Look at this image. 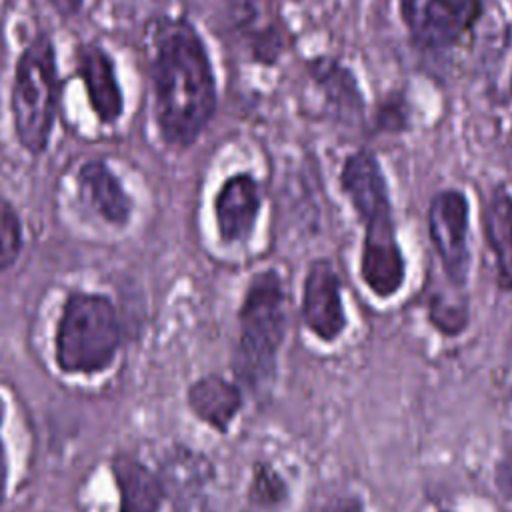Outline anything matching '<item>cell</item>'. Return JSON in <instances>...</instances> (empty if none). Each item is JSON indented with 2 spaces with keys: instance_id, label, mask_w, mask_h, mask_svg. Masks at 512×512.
Masks as SVG:
<instances>
[{
  "instance_id": "1",
  "label": "cell",
  "mask_w": 512,
  "mask_h": 512,
  "mask_svg": "<svg viewBox=\"0 0 512 512\" xmlns=\"http://www.w3.org/2000/svg\"><path fill=\"white\" fill-rule=\"evenodd\" d=\"M152 114L160 140L190 148L208 128L216 102V76L202 34L184 18H162L150 40Z\"/></svg>"
},
{
  "instance_id": "2",
  "label": "cell",
  "mask_w": 512,
  "mask_h": 512,
  "mask_svg": "<svg viewBox=\"0 0 512 512\" xmlns=\"http://www.w3.org/2000/svg\"><path fill=\"white\" fill-rule=\"evenodd\" d=\"M338 184L364 228L360 278L376 298L388 300L404 286L406 258L396 236L390 188L378 156L370 150L348 154Z\"/></svg>"
},
{
  "instance_id": "3",
  "label": "cell",
  "mask_w": 512,
  "mask_h": 512,
  "mask_svg": "<svg viewBox=\"0 0 512 512\" xmlns=\"http://www.w3.org/2000/svg\"><path fill=\"white\" fill-rule=\"evenodd\" d=\"M286 318V288L280 272L274 268L256 272L244 290L232 352V372L238 384L256 398L274 386Z\"/></svg>"
},
{
  "instance_id": "4",
  "label": "cell",
  "mask_w": 512,
  "mask_h": 512,
  "mask_svg": "<svg viewBox=\"0 0 512 512\" xmlns=\"http://www.w3.org/2000/svg\"><path fill=\"white\" fill-rule=\"evenodd\" d=\"M122 342L114 302L106 294L74 290L66 296L54 334V360L70 376L106 372Z\"/></svg>"
},
{
  "instance_id": "5",
  "label": "cell",
  "mask_w": 512,
  "mask_h": 512,
  "mask_svg": "<svg viewBox=\"0 0 512 512\" xmlns=\"http://www.w3.org/2000/svg\"><path fill=\"white\" fill-rule=\"evenodd\" d=\"M58 108L56 50L46 32H38L20 52L10 88V114L18 144L30 156H42L50 144Z\"/></svg>"
},
{
  "instance_id": "6",
  "label": "cell",
  "mask_w": 512,
  "mask_h": 512,
  "mask_svg": "<svg viewBox=\"0 0 512 512\" xmlns=\"http://www.w3.org/2000/svg\"><path fill=\"white\" fill-rule=\"evenodd\" d=\"M428 238L450 286L466 288L470 278V200L460 188H442L426 212Z\"/></svg>"
},
{
  "instance_id": "7",
  "label": "cell",
  "mask_w": 512,
  "mask_h": 512,
  "mask_svg": "<svg viewBox=\"0 0 512 512\" xmlns=\"http://www.w3.org/2000/svg\"><path fill=\"white\" fill-rule=\"evenodd\" d=\"M402 24L424 52L458 46L482 14V0H398Z\"/></svg>"
},
{
  "instance_id": "8",
  "label": "cell",
  "mask_w": 512,
  "mask_h": 512,
  "mask_svg": "<svg viewBox=\"0 0 512 512\" xmlns=\"http://www.w3.org/2000/svg\"><path fill=\"white\" fill-rule=\"evenodd\" d=\"M302 320L326 344L336 342L348 326L342 282L328 258H316L308 264L302 282Z\"/></svg>"
},
{
  "instance_id": "9",
  "label": "cell",
  "mask_w": 512,
  "mask_h": 512,
  "mask_svg": "<svg viewBox=\"0 0 512 512\" xmlns=\"http://www.w3.org/2000/svg\"><path fill=\"white\" fill-rule=\"evenodd\" d=\"M230 26L262 64H274L288 48L290 32L278 0H224Z\"/></svg>"
},
{
  "instance_id": "10",
  "label": "cell",
  "mask_w": 512,
  "mask_h": 512,
  "mask_svg": "<svg viewBox=\"0 0 512 512\" xmlns=\"http://www.w3.org/2000/svg\"><path fill=\"white\" fill-rule=\"evenodd\" d=\"M214 224L222 244H246L262 208L260 184L248 172H234L214 194Z\"/></svg>"
},
{
  "instance_id": "11",
  "label": "cell",
  "mask_w": 512,
  "mask_h": 512,
  "mask_svg": "<svg viewBox=\"0 0 512 512\" xmlns=\"http://www.w3.org/2000/svg\"><path fill=\"white\" fill-rule=\"evenodd\" d=\"M76 74L80 76L88 104L100 124L112 126L124 114V94L112 56L96 42L76 48Z\"/></svg>"
},
{
  "instance_id": "12",
  "label": "cell",
  "mask_w": 512,
  "mask_h": 512,
  "mask_svg": "<svg viewBox=\"0 0 512 512\" xmlns=\"http://www.w3.org/2000/svg\"><path fill=\"white\" fill-rule=\"evenodd\" d=\"M76 186L82 202L106 224L122 228L130 222L132 198L104 160H86L76 172Z\"/></svg>"
},
{
  "instance_id": "13",
  "label": "cell",
  "mask_w": 512,
  "mask_h": 512,
  "mask_svg": "<svg viewBox=\"0 0 512 512\" xmlns=\"http://www.w3.org/2000/svg\"><path fill=\"white\" fill-rule=\"evenodd\" d=\"M484 238L494 258L496 286L512 292V190L498 182L482 206Z\"/></svg>"
},
{
  "instance_id": "14",
  "label": "cell",
  "mask_w": 512,
  "mask_h": 512,
  "mask_svg": "<svg viewBox=\"0 0 512 512\" xmlns=\"http://www.w3.org/2000/svg\"><path fill=\"white\" fill-rule=\"evenodd\" d=\"M110 472L118 490V512H160L166 486L146 464L126 452L114 454Z\"/></svg>"
},
{
  "instance_id": "15",
  "label": "cell",
  "mask_w": 512,
  "mask_h": 512,
  "mask_svg": "<svg viewBox=\"0 0 512 512\" xmlns=\"http://www.w3.org/2000/svg\"><path fill=\"white\" fill-rule=\"evenodd\" d=\"M186 404L200 422L218 434H226L242 410V388L224 376L208 374L188 386Z\"/></svg>"
},
{
  "instance_id": "16",
  "label": "cell",
  "mask_w": 512,
  "mask_h": 512,
  "mask_svg": "<svg viewBox=\"0 0 512 512\" xmlns=\"http://www.w3.org/2000/svg\"><path fill=\"white\" fill-rule=\"evenodd\" d=\"M310 76L324 94L326 104L342 122H358L364 114V98L350 68L332 58H316L308 64Z\"/></svg>"
},
{
  "instance_id": "17",
  "label": "cell",
  "mask_w": 512,
  "mask_h": 512,
  "mask_svg": "<svg viewBox=\"0 0 512 512\" xmlns=\"http://www.w3.org/2000/svg\"><path fill=\"white\" fill-rule=\"evenodd\" d=\"M248 496L256 506L278 508L288 500V486L282 474L270 462H256L252 466Z\"/></svg>"
},
{
  "instance_id": "18",
  "label": "cell",
  "mask_w": 512,
  "mask_h": 512,
  "mask_svg": "<svg viewBox=\"0 0 512 512\" xmlns=\"http://www.w3.org/2000/svg\"><path fill=\"white\" fill-rule=\"evenodd\" d=\"M24 246L22 220L12 202L0 196V272L16 264Z\"/></svg>"
},
{
  "instance_id": "19",
  "label": "cell",
  "mask_w": 512,
  "mask_h": 512,
  "mask_svg": "<svg viewBox=\"0 0 512 512\" xmlns=\"http://www.w3.org/2000/svg\"><path fill=\"white\" fill-rule=\"evenodd\" d=\"M494 482L502 494L512 498V434H508L504 440L502 454L494 468Z\"/></svg>"
},
{
  "instance_id": "20",
  "label": "cell",
  "mask_w": 512,
  "mask_h": 512,
  "mask_svg": "<svg viewBox=\"0 0 512 512\" xmlns=\"http://www.w3.org/2000/svg\"><path fill=\"white\" fill-rule=\"evenodd\" d=\"M376 122L382 130H390V132H398L404 130L406 124V112H404V102L398 98L394 102L386 100L380 104L378 108V116Z\"/></svg>"
},
{
  "instance_id": "21",
  "label": "cell",
  "mask_w": 512,
  "mask_h": 512,
  "mask_svg": "<svg viewBox=\"0 0 512 512\" xmlns=\"http://www.w3.org/2000/svg\"><path fill=\"white\" fill-rule=\"evenodd\" d=\"M316 512H366V508L358 496L346 494V496L330 498Z\"/></svg>"
},
{
  "instance_id": "22",
  "label": "cell",
  "mask_w": 512,
  "mask_h": 512,
  "mask_svg": "<svg viewBox=\"0 0 512 512\" xmlns=\"http://www.w3.org/2000/svg\"><path fill=\"white\" fill-rule=\"evenodd\" d=\"M4 414H6V402L0 396V506L6 500L8 494V476H10V468H8V456H6V448H4V440H2V424H4Z\"/></svg>"
},
{
  "instance_id": "23",
  "label": "cell",
  "mask_w": 512,
  "mask_h": 512,
  "mask_svg": "<svg viewBox=\"0 0 512 512\" xmlns=\"http://www.w3.org/2000/svg\"><path fill=\"white\" fill-rule=\"evenodd\" d=\"M48 2L64 18L76 16L82 10V6H84V0H48Z\"/></svg>"
},
{
  "instance_id": "24",
  "label": "cell",
  "mask_w": 512,
  "mask_h": 512,
  "mask_svg": "<svg viewBox=\"0 0 512 512\" xmlns=\"http://www.w3.org/2000/svg\"><path fill=\"white\" fill-rule=\"evenodd\" d=\"M510 94H512V74H510Z\"/></svg>"
},
{
  "instance_id": "25",
  "label": "cell",
  "mask_w": 512,
  "mask_h": 512,
  "mask_svg": "<svg viewBox=\"0 0 512 512\" xmlns=\"http://www.w3.org/2000/svg\"><path fill=\"white\" fill-rule=\"evenodd\" d=\"M440 512H454V510H440Z\"/></svg>"
}]
</instances>
